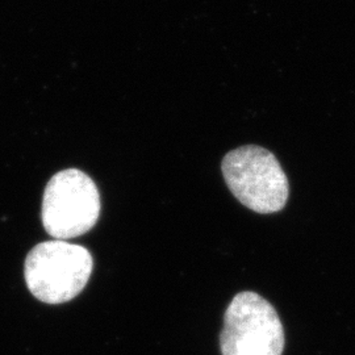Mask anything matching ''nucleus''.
Returning <instances> with one entry per match:
<instances>
[{
    "label": "nucleus",
    "mask_w": 355,
    "mask_h": 355,
    "mask_svg": "<svg viewBox=\"0 0 355 355\" xmlns=\"http://www.w3.org/2000/svg\"><path fill=\"white\" fill-rule=\"evenodd\" d=\"M101 215V196L94 180L80 170L69 168L51 178L42 199V224L57 240L87 233Z\"/></svg>",
    "instance_id": "20e7f679"
},
{
    "label": "nucleus",
    "mask_w": 355,
    "mask_h": 355,
    "mask_svg": "<svg viewBox=\"0 0 355 355\" xmlns=\"http://www.w3.org/2000/svg\"><path fill=\"white\" fill-rule=\"evenodd\" d=\"M223 175L236 199L257 214L279 212L288 200V179L277 157L255 145L229 152Z\"/></svg>",
    "instance_id": "f03ea898"
},
{
    "label": "nucleus",
    "mask_w": 355,
    "mask_h": 355,
    "mask_svg": "<svg viewBox=\"0 0 355 355\" xmlns=\"http://www.w3.org/2000/svg\"><path fill=\"white\" fill-rule=\"evenodd\" d=\"M223 355H282L284 329L275 308L255 292L237 293L224 315Z\"/></svg>",
    "instance_id": "7ed1b4c3"
},
{
    "label": "nucleus",
    "mask_w": 355,
    "mask_h": 355,
    "mask_svg": "<svg viewBox=\"0 0 355 355\" xmlns=\"http://www.w3.org/2000/svg\"><path fill=\"white\" fill-rule=\"evenodd\" d=\"M92 266V257L86 248L62 240L42 242L26 257V286L42 303L62 304L86 287Z\"/></svg>",
    "instance_id": "f257e3e1"
}]
</instances>
